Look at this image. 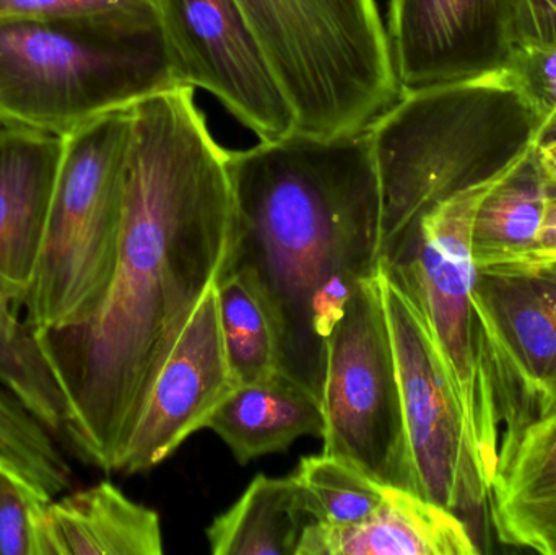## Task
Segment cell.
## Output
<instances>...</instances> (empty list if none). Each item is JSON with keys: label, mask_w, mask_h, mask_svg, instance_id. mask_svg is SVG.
Masks as SVG:
<instances>
[{"label": "cell", "mask_w": 556, "mask_h": 555, "mask_svg": "<svg viewBox=\"0 0 556 555\" xmlns=\"http://www.w3.org/2000/svg\"><path fill=\"white\" fill-rule=\"evenodd\" d=\"M205 429L220 437L240 465L285 452L300 437L323 439V401L277 371L256 383L240 384L215 411Z\"/></svg>", "instance_id": "ac0fdd59"}, {"label": "cell", "mask_w": 556, "mask_h": 555, "mask_svg": "<svg viewBox=\"0 0 556 555\" xmlns=\"http://www.w3.org/2000/svg\"><path fill=\"white\" fill-rule=\"evenodd\" d=\"M554 417H556V413H555V416H554Z\"/></svg>", "instance_id": "1f68e13d"}, {"label": "cell", "mask_w": 556, "mask_h": 555, "mask_svg": "<svg viewBox=\"0 0 556 555\" xmlns=\"http://www.w3.org/2000/svg\"><path fill=\"white\" fill-rule=\"evenodd\" d=\"M556 260V188H552L545 204L544 220L539 234L538 251L534 261Z\"/></svg>", "instance_id": "f1b7e54d"}, {"label": "cell", "mask_w": 556, "mask_h": 555, "mask_svg": "<svg viewBox=\"0 0 556 555\" xmlns=\"http://www.w3.org/2000/svg\"><path fill=\"white\" fill-rule=\"evenodd\" d=\"M542 121L505 72L408 91L368 127L382 194V260L451 195L503 178L541 146Z\"/></svg>", "instance_id": "3957f363"}, {"label": "cell", "mask_w": 556, "mask_h": 555, "mask_svg": "<svg viewBox=\"0 0 556 555\" xmlns=\"http://www.w3.org/2000/svg\"><path fill=\"white\" fill-rule=\"evenodd\" d=\"M51 501L0 453V555H38L39 521Z\"/></svg>", "instance_id": "d4e9b609"}, {"label": "cell", "mask_w": 556, "mask_h": 555, "mask_svg": "<svg viewBox=\"0 0 556 555\" xmlns=\"http://www.w3.org/2000/svg\"><path fill=\"white\" fill-rule=\"evenodd\" d=\"M0 387L12 393L52 436L64 439L68 409L64 393L35 332L0 293Z\"/></svg>", "instance_id": "44dd1931"}, {"label": "cell", "mask_w": 556, "mask_h": 555, "mask_svg": "<svg viewBox=\"0 0 556 555\" xmlns=\"http://www.w3.org/2000/svg\"><path fill=\"white\" fill-rule=\"evenodd\" d=\"M0 453L12 459L49 497L71 488L72 472L54 436L0 387Z\"/></svg>", "instance_id": "cb8c5ba5"}, {"label": "cell", "mask_w": 556, "mask_h": 555, "mask_svg": "<svg viewBox=\"0 0 556 555\" xmlns=\"http://www.w3.org/2000/svg\"><path fill=\"white\" fill-rule=\"evenodd\" d=\"M460 515L414 492L386 485L384 501L355 527L307 525L294 555H476Z\"/></svg>", "instance_id": "9a60e30c"}, {"label": "cell", "mask_w": 556, "mask_h": 555, "mask_svg": "<svg viewBox=\"0 0 556 555\" xmlns=\"http://www.w3.org/2000/svg\"><path fill=\"white\" fill-rule=\"evenodd\" d=\"M309 524L293 475H260L230 510L215 518L207 540L215 555H294Z\"/></svg>", "instance_id": "ffe728a7"}, {"label": "cell", "mask_w": 556, "mask_h": 555, "mask_svg": "<svg viewBox=\"0 0 556 555\" xmlns=\"http://www.w3.org/2000/svg\"><path fill=\"white\" fill-rule=\"evenodd\" d=\"M240 388L225 349L217 292L205 295L147 398L116 471L162 465Z\"/></svg>", "instance_id": "4fadbf2b"}, {"label": "cell", "mask_w": 556, "mask_h": 555, "mask_svg": "<svg viewBox=\"0 0 556 555\" xmlns=\"http://www.w3.org/2000/svg\"><path fill=\"white\" fill-rule=\"evenodd\" d=\"M155 13H159L156 0H0V22Z\"/></svg>", "instance_id": "4316f807"}, {"label": "cell", "mask_w": 556, "mask_h": 555, "mask_svg": "<svg viewBox=\"0 0 556 555\" xmlns=\"http://www.w3.org/2000/svg\"><path fill=\"white\" fill-rule=\"evenodd\" d=\"M503 72L529 101L544 130L556 116V46H515Z\"/></svg>", "instance_id": "484cf974"}, {"label": "cell", "mask_w": 556, "mask_h": 555, "mask_svg": "<svg viewBox=\"0 0 556 555\" xmlns=\"http://www.w3.org/2000/svg\"><path fill=\"white\" fill-rule=\"evenodd\" d=\"M378 279L417 494L457 515L477 514L489 505L496 469L467 419L420 310L384 261Z\"/></svg>", "instance_id": "ba28073f"}, {"label": "cell", "mask_w": 556, "mask_h": 555, "mask_svg": "<svg viewBox=\"0 0 556 555\" xmlns=\"http://www.w3.org/2000/svg\"><path fill=\"white\" fill-rule=\"evenodd\" d=\"M155 15L0 22V121L65 137L178 87Z\"/></svg>", "instance_id": "277c9868"}, {"label": "cell", "mask_w": 556, "mask_h": 555, "mask_svg": "<svg viewBox=\"0 0 556 555\" xmlns=\"http://www.w3.org/2000/svg\"><path fill=\"white\" fill-rule=\"evenodd\" d=\"M129 110L64 137L45 241L23 308L33 332L87 321L103 302L119 254Z\"/></svg>", "instance_id": "8992f818"}, {"label": "cell", "mask_w": 556, "mask_h": 555, "mask_svg": "<svg viewBox=\"0 0 556 555\" xmlns=\"http://www.w3.org/2000/svg\"><path fill=\"white\" fill-rule=\"evenodd\" d=\"M233 250L273 319L280 371L323 401L333 329L382 261V194L368 129L291 133L228 152Z\"/></svg>", "instance_id": "7a4b0ae2"}, {"label": "cell", "mask_w": 556, "mask_h": 555, "mask_svg": "<svg viewBox=\"0 0 556 555\" xmlns=\"http://www.w3.org/2000/svg\"><path fill=\"white\" fill-rule=\"evenodd\" d=\"M473 342L500 455L556 413V260L477 267Z\"/></svg>", "instance_id": "52a82bcc"}, {"label": "cell", "mask_w": 556, "mask_h": 555, "mask_svg": "<svg viewBox=\"0 0 556 555\" xmlns=\"http://www.w3.org/2000/svg\"><path fill=\"white\" fill-rule=\"evenodd\" d=\"M311 521L329 527L365 524L381 507L386 485L353 463L326 455L303 458L293 472Z\"/></svg>", "instance_id": "603a6c76"}, {"label": "cell", "mask_w": 556, "mask_h": 555, "mask_svg": "<svg viewBox=\"0 0 556 555\" xmlns=\"http://www.w3.org/2000/svg\"><path fill=\"white\" fill-rule=\"evenodd\" d=\"M388 41L402 93L503 71L513 0H389Z\"/></svg>", "instance_id": "7c38bea8"}, {"label": "cell", "mask_w": 556, "mask_h": 555, "mask_svg": "<svg viewBox=\"0 0 556 555\" xmlns=\"http://www.w3.org/2000/svg\"><path fill=\"white\" fill-rule=\"evenodd\" d=\"M539 162L552 188H556V139L541 143L538 149Z\"/></svg>", "instance_id": "f546056e"}, {"label": "cell", "mask_w": 556, "mask_h": 555, "mask_svg": "<svg viewBox=\"0 0 556 555\" xmlns=\"http://www.w3.org/2000/svg\"><path fill=\"white\" fill-rule=\"evenodd\" d=\"M323 407L326 455L353 463L389 488L417 494L378 274L359 283L333 329Z\"/></svg>", "instance_id": "9c48e42d"}, {"label": "cell", "mask_w": 556, "mask_h": 555, "mask_svg": "<svg viewBox=\"0 0 556 555\" xmlns=\"http://www.w3.org/2000/svg\"><path fill=\"white\" fill-rule=\"evenodd\" d=\"M228 150L188 85L129 108L119 254L97 312L36 332L67 403L65 439L116 471L156 377L233 250Z\"/></svg>", "instance_id": "6da1fadb"}, {"label": "cell", "mask_w": 556, "mask_h": 555, "mask_svg": "<svg viewBox=\"0 0 556 555\" xmlns=\"http://www.w3.org/2000/svg\"><path fill=\"white\" fill-rule=\"evenodd\" d=\"M64 137L0 121V293L22 308L45 241Z\"/></svg>", "instance_id": "5bb4252c"}, {"label": "cell", "mask_w": 556, "mask_h": 555, "mask_svg": "<svg viewBox=\"0 0 556 555\" xmlns=\"http://www.w3.org/2000/svg\"><path fill=\"white\" fill-rule=\"evenodd\" d=\"M556 139V116L547 126L544 127L541 134V143L551 142V140Z\"/></svg>", "instance_id": "4dcf8cb0"}, {"label": "cell", "mask_w": 556, "mask_h": 555, "mask_svg": "<svg viewBox=\"0 0 556 555\" xmlns=\"http://www.w3.org/2000/svg\"><path fill=\"white\" fill-rule=\"evenodd\" d=\"M179 85L202 88L261 140L296 130L293 110L238 0H156Z\"/></svg>", "instance_id": "8fae6325"}, {"label": "cell", "mask_w": 556, "mask_h": 555, "mask_svg": "<svg viewBox=\"0 0 556 555\" xmlns=\"http://www.w3.org/2000/svg\"><path fill=\"white\" fill-rule=\"evenodd\" d=\"M538 149L480 202L472 228V256L477 267L535 260L545 204L552 192V185L539 162Z\"/></svg>", "instance_id": "d6986e66"}, {"label": "cell", "mask_w": 556, "mask_h": 555, "mask_svg": "<svg viewBox=\"0 0 556 555\" xmlns=\"http://www.w3.org/2000/svg\"><path fill=\"white\" fill-rule=\"evenodd\" d=\"M503 178L464 189L425 212L382 260L420 310L467 419L496 471L500 433L483 406L473 342L472 228L480 202Z\"/></svg>", "instance_id": "30bf717a"}, {"label": "cell", "mask_w": 556, "mask_h": 555, "mask_svg": "<svg viewBox=\"0 0 556 555\" xmlns=\"http://www.w3.org/2000/svg\"><path fill=\"white\" fill-rule=\"evenodd\" d=\"M515 46H556V0H513Z\"/></svg>", "instance_id": "83f0119b"}, {"label": "cell", "mask_w": 556, "mask_h": 555, "mask_svg": "<svg viewBox=\"0 0 556 555\" xmlns=\"http://www.w3.org/2000/svg\"><path fill=\"white\" fill-rule=\"evenodd\" d=\"M222 335L240 384L280 371L273 319L256 283L243 270H225L215 286Z\"/></svg>", "instance_id": "7402d4cb"}, {"label": "cell", "mask_w": 556, "mask_h": 555, "mask_svg": "<svg viewBox=\"0 0 556 555\" xmlns=\"http://www.w3.org/2000/svg\"><path fill=\"white\" fill-rule=\"evenodd\" d=\"M293 110L298 133L368 129L402 97L375 0H238Z\"/></svg>", "instance_id": "5b68a950"}, {"label": "cell", "mask_w": 556, "mask_h": 555, "mask_svg": "<svg viewBox=\"0 0 556 555\" xmlns=\"http://www.w3.org/2000/svg\"><path fill=\"white\" fill-rule=\"evenodd\" d=\"M159 514L113 482L52 499L39 521L38 555H162Z\"/></svg>", "instance_id": "e0dca14e"}, {"label": "cell", "mask_w": 556, "mask_h": 555, "mask_svg": "<svg viewBox=\"0 0 556 555\" xmlns=\"http://www.w3.org/2000/svg\"><path fill=\"white\" fill-rule=\"evenodd\" d=\"M489 507L503 544L556 555V417L532 424L502 452Z\"/></svg>", "instance_id": "2e32d148"}]
</instances>
